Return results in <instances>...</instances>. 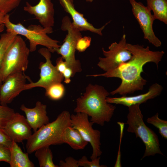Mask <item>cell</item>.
<instances>
[{
    "label": "cell",
    "instance_id": "6da1fadb",
    "mask_svg": "<svg viewBox=\"0 0 167 167\" xmlns=\"http://www.w3.org/2000/svg\"><path fill=\"white\" fill-rule=\"evenodd\" d=\"M127 49L131 53L132 56L127 62L117 68L104 73L87 75L88 76H103L106 78L116 77L120 79L121 83L119 86L110 94H119L125 96L136 91L142 90L147 81L141 75L143 72V67L147 63H155L158 67L165 52L163 51H152L149 46L126 44Z\"/></svg>",
    "mask_w": 167,
    "mask_h": 167
},
{
    "label": "cell",
    "instance_id": "7a4b0ae2",
    "mask_svg": "<svg viewBox=\"0 0 167 167\" xmlns=\"http://www.w3.org/2000/svg\"><path fill=\"white\" fill-rule=\"evenodd\" d=\"M109 93L102 86L89 84L85 92L76 101L74 112L87 114L91 117L90 122L101 126L109 122L116 108L115 105L107 102Z\"/></svg>",
    "mask_w": 167,
    "mask_h": 167
},
{
    "label": "cell",
    "instance_id": "3957f363",
    "mask_svg": "<svg viewBox=\"0 0 167 167\" xmlns=\"http://www.w3.org/2000/svg\"><path fill=\"white\" fill-rule=\"evenodd\" d=\"M70 116L69 111H63L54 121L43 126L34 132L27 140V152L31 154L42 147L61 144L63 131L66 127L71 126Z\"/></svg>",
    "mask_w": 167,
    "mask_h": 167
},
{
    "label": "cell",
    "instance_id": "277c9868",
    "mask_svg": "<svg viewBox=\"0 0 167 167\" xmlns=\"http://www.w3.org/2000/svg\"><path fill=\"white\" fill-rule=\"evenodd\" d=\"M140 105L137 104L128 107L129 112L126 123L128 125L127 131L128 132L134 133L136 137L139 138L145 145V152L141 160L157 154L163 155L160 149L158 136L145 125L143 121Z\"/></svg>",
    "mask_w": 167,
    "mask_h": 167
},
{
    "label": "cell",
    "instance_id": "5b68a950",
    "mask_svg": "<svg viewBox=\"0 0 167 167\" xmlns=\"http://www.w3.org/2000/svg\"><path fill=\"white\" fill-rule=\"evenodd\" d=\"M4 24L6 32H14L18 35L23 36L28 40L30 52H34L37 45H41L53 53L60 46L58 41L51 38L47 35L52 33L53 29L45 28L40 25L31 24L26 28L20 23L15 24L12 23L8 14L5 15Z\"/></svg>",
    "mask_w": 167,
    "mask_h": 167
},
{
    "label": "cell",
    "instance_id": "8992f818",
    "mask_svg": "<svg viewBox=\"0 0 167 167\" xmlns=\"http://www.w3.org/2000/svg\"><path fill=\"white\" fill-rule=\"evenodd\" d=\"M30 51L19 35H17L6 52L0 66V75L3 82L9 75L24 72L27 70Z\"/></svg>",
    "mask_w": 167,
    "mask_h": 167
},
{
    "label": "cell",
    "instance_id": "52a82bcc",
    "mask_svg": "<svg viewBox=\"0 0 167 167\" xmlns=\"http://www.w3.org/2000/svg\"><path fill=\"white\" fill-rule=\"evenodd\" d=\"M61 29L66 31L67 34L62 44L55 52L61 55L67 66L71 69L73 77L76 73L82 71L81 63L79 60L76 59L75 54L77 41L82 35L81 31L73 25L67 15L62 18Z\"/></svg>",
    "mask_w": 167,
    "mask_h": 167
},
{
    "label": "cell",
    "instance_id": "ba28073f",
    "mask_svg": "<svg viewBox=\"0 0 167 167\" xmlns=\"http://www.w3.org/2000/svg\"><path fill=\"white\" fill-rule=\"evenodd\" d=\"M126 35L124 33L118 43L114 42L109 47V50H102L104 58L99 57L97 66L105 72L115 69L129 60L132 56L126 46Z\"/></svg>",
    "mask_w": 167,
    "mask_h": 167
},
{
    "label": "cell",
    "instance_id": "9c48e42d",
    "mask_svg": "<svg viewBox=\"0 0 167 167\" xmlns=\"http://www.w3.org/2000/svg\"><path fill=\"white\" fill-rule=\"evenodd\" d=\"M88 117L85 113L77 112L75 114L71 115L70 119L71 126L77 130L84 139L90 143L92 148V153L90 158L93 160L102 154L101 132L92 128L93 123L89 121Z\"/></svg>",
    "mask_w": 167,
    "mask_h": 167
},
{
    "label": "cell",
    "instance_id": "30bf717a",
    "mask_svg": "<svg viewBox=\"0 0 167 167\" xmlns=\"http://www.w3.org/2000/svg\"><path fill=\"white\" fill-rule=\"evenodd\" d=\"M38 52L44 57L46 61L45 62H41L40 63V78L36 82L30 81V83L26 84L24 86V90L37 87L43 88L45 89L51 85L62 83L64 80L62 74L52 63L51 52L49 49L45 47L42 48Z\"/></svg>",
    "mask_w": 167,
    "mask_h": 167
},
{
    "label": "cell",
    "instance_id": "8fae6325",
    "mask_svg": "<svg viewBox=\"0 0 167 167\" xmlns=\"http://www.w3.org/2000/svg\"><path fill=\"white\" fill-rule=\"evenodd\" d=\"M129 0L133 14L143 34L144 39L156 47H160L161 42L156 36L153 30V24L156 19L151 11L140 2L135 0Z\"/></svg>",
    "mask_w": 167,
    "mask_h": 167
},
{
    "label": "cell",
    "instance_id": "7c38bea8",
    "mask_svg": "<svg viewBox=\"0 0 167 167\" xmlns=\"http://www.w3.org/2000/svg\"><path fill=\"white\" fill-rule=\"evenodd\" d=\"M27 79H29L24 72L16 73L8 76L1 87L0 105H7L24 91Z\"/></svg>",
    "mask_w": 167,
    "mask_h": 167
},
{
    "label": "cell",
    "instance_id": "4fadbf2b",
    "mask_svg": "<svg viewBox=\"0 0 167 167\" xmlns=\"http://www.w3.org/2000/svg\"><path fill=\"white\" fill-rule=\"evenodd\" d=\"M24 10L34 15L44 28L53 29L54 24V9L51 0H39L35 6L27 2Z\"/></svg>",
    "mask_w": 167,
    "mask_h": 167
},
{
    "label": "cell",
    "instance_id": "5bb4252c",
    "mask_svg": "<svg viewBox=\"0 0 167 167\" xmlns=\"http://www.w3.org/2000/svg\"><path fill=\"white\" fill-rule=\"evenodd\" d=\"M31 129L26 118L19 113H15L4 130L13 141L21 143L27 140L31 136Z\"/></svg>",
    "mask_w": 167,
    "mask_h": 167
},
{
    "label": "cell",
    "instance_id": "9a60e30c",
    "mask_svg": "<svg viewBox=\"0 0 167 167\" xmlns=\"http://www.w3.org/2000/svg\"><path fill=\"white\" fill-rule=\"evenodd\" d=\"M58 1L64 11L71 17L73 25L81 32L88 31L102 36V31L111 22L110 21L107 22L100 28H96L88 21L82 14L76 10L73 0Z\"/></svg>",
    "mask_w": 167,
    "mask_h": 167
},
{
    "label": "cell",
    "instance_id": "2e32d148",
    "mask_svg": "<svg viewBox=\"0 0 167 167\" xmlns=\"http://www.w3.org/2000/svg\"><path fill=\"white\" fill-rule=\"evenodd\" d=\"M163 89L161 85L155 83L150 87L148 91L145 93L133 96L107 97L106 100L110 103L122 105L128 107L137 104L140 105L146 103L149 100L155 98L161 94Z\"/></svg>",
    "mask_w": 167,
    "mask_h": 167
},
{
    "label": "cell",
    "instance_id": "e0dca14e",
    "mask_svg": "<svg viewBox=\"0 0 167 167\" xmlns=\"http://www.w3.org/2000/svg\"><path fill=\"white\" fill-rule=\"evenodd\" d=\"M46 109L47 106L39 101L36 102L33 108H27L24 104L20 107V109L24 113L26 119L34 132L49 122Z\"/></svg>",
    "mask_w": 167,
    "mask_h": 167
},
{
    "label": "cell",
    "instance_id": "ac0fdd59",
    "mask_svg": "<svg viewBox=\"0 0 167 167\" xmlns=\"http://www.w3.org/2000/svg\"><path fill=\"white\" fill-rule=\"evenodd\" d=\"M61 144L65 143L75 150L84 149L88 143L83 138L79 131L71 126L66 127L61 138Z\"/></svg>",
    "mask_w": 167,
    "mask_h": 167
},
{
    "label": "cell",
    "instance_id": "d6986e66",
    "mask_svg": "<svg viewBox=\"0 0 167 167\" xmlns=\"http://www.w3.org/2000/svg\"><path fill=\"white\" fill-rule=\"evenodd\" d=\"M11 167H34L29 159L28 153L23 152L17 142L13 141L10 148Z\"/></svg>",
    "mask_w": 167,
    "mask_h": 167
},
{
    "label": "cell",
    "instance_id": "ffe728a7",
    "mask_svg": "<svg viewBox=\"0 0 167 167\" xmlns=\"http://www.w3.org/2000/svg\"><path fill=\"white\" fill-rule=\"evenodd\" d=\"M147 6L152 11L156 19L167 24V0H146Z\"/></svg>",
    "mask_w": 167,
    "mask_h": 167
},
{
    "label": "cell",
    "instance_id": "44dd1931",
    "mask_svg": "<svg viewBox=\"0 0 167 167\" xmlns=\"http://www.w3.org/2000/svg\"><path fill=\"white\" fill-rule=\"evenodd\" d=\"M35 156L38 159L40 167H58L53 162L52 152L49 146L40 148L35 151Z\"/></svg>",
    "mask_w": 167,
    "mask_h": 167
},
{
    "label": "cell",
    "instance_id": "7402d4cb",
    "mask_svg": "<svg viewBox=\"0 0 167 167\" xmlns=\"http://www.w3.org/2000/svg\"><path fill=\"white\" fill-rule=\"evenodd\" d=\"M17 35L14 32H8L1 35L0 38V66L6 52Z\"/></svg>",
    "mask_w": 167,
    "mask_h": 167
},
{
    "label": "cell",
    "instance_id": "603a6c76",
    "mask_svg": "<svg viewBox=\"0 0 167 167\" xmlns=\"http://www.w3.org/2000/svg\"><path fill=\"white\" fill-rule=\"evenodd\" d=\"M45 90V96L51 100H58L64 96L65 89L61 83L54 84L50 85Z\"/></svg>",
    "mask_w": 167,
    "mask_h": 167
},
{
    "label": "cell",
    "instance_id": "cb8c5ba5",
    "mask_svg": "<svg viewBox=\"0 0 167 167\" xmlns=\"http://www.w3.org/2000/svg\"><path fill=\"white\" fill-rule=\"evenodd\" d=\"M147 122L157 128L161 136L165 139H167V121L160 118L158 113L148 118Z\"/></svg>",
    "mask_w": 167,
    "mask_h": 167
},
{
    "label": "cell",
    "instance_id": "d4e9b609",
    "mask_svg": "<svg viewBox=\"0 0 167 167\" xmlns=\"http://www.w3.org/2000/svg\"><path fill=\"white\" fill-rule=\"evenodd\" d=\"M14 110L7 105H0V129H4L15 114Z\"/></svg>",
    "mask_w": 167,
    "mask_h": 167
},
{
    "label": "cell",
    "instance_id": "484cf974",
    "mask_svg": "<svg viewBox=\"0 0 167 167\" xmlns=\"http://www.w3.org/2000/svg\"><path fill=\"white\" fill-rule=\"evenodd\" d=\"M21 0H0V12L6 14L17 8Z\"/></svg>",
    "mask_w": 167,
    "mask_h": 167
},
{
    "label": "cell",
    "instance_id": "4316f807",
    "mask_svg": "<svg viewBox=\"0 0 167 167\" xmlns=\"http://www.w3.org/2000/svg\"><path fill=\"white\" fill-rule=\"evenodd\" d=\"M100 157H98L92 161H89L85 156H83L81 158L78 160L79 166L84 167H105L106 165H100Z\"/></svg>",
    "mask_w": 167,
    "mask_h": 167
},
{
    "label": "cell",
    "instance_id": "83f0119b",
    "mask_svg": "<svg viewBox=\"0 0 167 167\" xmlns=\"http://www.w3.org/2000/svg\"><path fill=\"white\" fill-rule=\"evenodd\" d=\"M91 41V38L90 36L80 37L77 41L76 50L80 52H84L90 46Z\"/></svg>",
    "mask_w": 167,
    "mask_h": 167
},
{
    "label": "cell",
    "instance_id": "f1b7e54d",
    "mask_svg": "<svg viewBox=\"0 0 167 167\" xmlns=\"http://www.w3.org/2000/svg\"><path fill=\"white\" fill-rule=\"evenodd\" d=\"M4 161L9 164L10 161V149L0 144V161Z\"/></svg>",
    "mask_w": 167,
    "mask_h": 167
},
{
    "label": "cell",
    "instance_id": "f546056e",
    "mask_svg": "<svg viewBox=\"0 0 167 167\" xmlns=\"http://www.w3.org/2000/svg\"><path fill=\"white\" fill-rule=\"evenodd\" d=\"M12 142L13 140L5 133L4 130L0 129V144L10 149Z\"/></svg>",
    "mask_w": 167,
    "mask_h": 167
},
{
    "label": "cell",
    "instance_id": "4dcf8cb0",
    "mask_svg": "<svg viewBox=\"0 0 167 167\" xmlns=\"http://www.w3.org/2000/svg\"><path fill=\"white\" fill-rule=\"evenodd\" d=\"M65 161L61 160L59 162L60 167H78V160L71 156L66 157Z\"/></svg>",
    "mask_w": 167,
    "mask_h": 167
},
{
    "label": "cell",
    "instance_id": "1f68e13d",
    "mask_svg": "<svg viewBox=\"0 0 167 167\" xmlns=\"http://www.w3.org/2000/svg\"><path fill=\"white\" fill-rule=\"evenodd\" d=\"M56 66L58 71L62 74L64 71L67 67L66 64L61 56L58 58L56 61Z\"/></svg>",
    "mask_w": 167,
    "mask_h": 167
},
{
    "label": "cell",
    "instance_id": "d6a6232c",
    "mask_svg": "<svg viewBox=\"0 0 167 167\" xmlns=\"http://www.w3.org/2000/svg\"><path fill=\"white\" fill-rule=\"evenodd\" d=\"M73 72L71 69L67 67L62 73L64 81L66 84H69L71 81V78L72 77Z\"/></svg>",
    "mask_w": 167,
    "mask_h": 167
},
{
    "label": "cell",
    "instance_id": "836d02e7",
    "mask_svg": "<svg viewBox=\"0 0 167 167\" xmlns=\"http://www.w3.org/2000/svg\"><path fill=\"white\" fill-rule=\"evenodd\" d=\"M6 15L3 13L0 12V24H4L5 17Z\"/></svg>",
    "mask_w": 167,
    "mask_h": 167
},
{
    "label": "cell",
    "instance_id": "e575fe53",
    "mask_svg": "<svg viewBox=\"0 0 167 167\" xmlns=\"http://www.w3.org/2000/svg\"><path fill=\"white\" fill-rule=\"evenodd\" d=\"M5 25L4 24H0V33L2 32L4 30L5 28Z\"/></svg>",
    "mask_w": 167,
    "mask_h": 167
},
{
    "label": "cell",
    "instance_id": "d590c367",
    "mask_svg": "<svg viewBox=\"0 0 167 167\" xmlns=\"http://www.w3.org/2000/svg\"><path fill=\"white\" fill-rule=\"evenodd\" d=\"M2 78L1 77V76L0 75V88L1 86V85L2 84Z\"/></svg>",
    "mask_w": 167,
    "mask_h": 167
},
{
    "label": "cell",
    "instance_id": "8d00e7d4",
    "mask_svg": "<svg viewBox=\"0 0 167 167\" xmlns=\"http://www.w3.org/2000/svg\"><path fill=\"white\" fill-rule=\"evenodd\" d=\"M85 1L88 2H93V0H85Z\"/></svg>",
    "mask_w": 167,
    "mask_h": 167
},
{
    "label": "cell",
    "instance_id": "74e56055",
    "mask_svg": "<svg viewBox=\"0 0 167 167\" xmlns=\"http://www.w3.org/2000/svg\"></svg>",
    "mask_w": 167,
    "mask_h": 167
}]
</instances>
